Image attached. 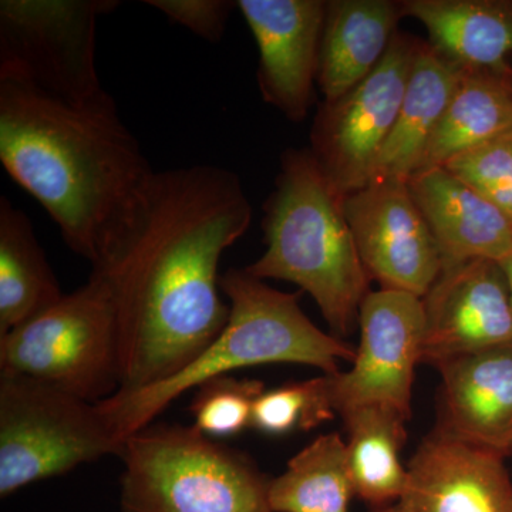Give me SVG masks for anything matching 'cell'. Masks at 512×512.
<instances>
[{
    "label": "cell",
    "mask_w": 512,
    "mask_h": 512,
    "mask_svg": "<svg viewBox=\"0 0 512 512\" xmlns=\"http://www.w3.org/2000/svg\"><path fill=\"white\" fill-rule=\"evenodd\" d=\"M0 376H22L99 403L121 387L119 333L106 288L90 276L0 336Z\"/></svg>",
    "instance_id": "8992f818"
},
{
    "label": "cell",
    "mask_w": 512,
    "mask_h": 512,
    "mask_svg": "<svg viewBox=\"0 0 512 512\" xmlns=\"http://www.w3.org/2000/svg\"><path fill=\"white\" fill-rule=\"evenodd\" d=\"M117 0H2L0 83L69 103L106 96L97 72V23Z\"/></svg>",
    "instance_id": "ba28073f"
},
{
    "label": "cell",
    "mask_w": 512,
    "mask_h": 512,
    "mask_svg": "<svg viewBox=\"0 0 512 512\" xmlns=\"http://www.w3.org/2000/svg\"><path fill=\"white\" fill-rule=\"evenodd\" d=\"M507 74L466 69L416 173L444 167L453 158L512 133V90Z\"/></svg>",
    "instance_id": "ffe728a7"
},
{
    "label": "cell",
    "mask_w": 512,
    "mask_h": 512,
    "mask_svg": "<svg viewBox=\"0 0 512 512\" xmlns=\"http://www.w3.org/2000/svg\"><path fill=\"white\" fill-rule=\"evenodd\" d=\"M335 414L332 377L322 375L265 390L256 400L252 429L268 436H285L315 429Z\"/></svg>",
    "instance_id": "cb8c5ba5"
},
{
    "label": "cell",
    "mask_w": 512,
    "mask_h": 512,
    "mask_svg": "<svg viewBox=\"0 0 512 512\" xmlns=\"http://www.w3.org/2000/svg\"><path fill=\"white\" fill-rule=\"evenodd\" d=\"M404 18L393 0H330L320 40L318 82L325 101L366 79L389 49Z\"/></svg>",
    "instance_id": "ac0fdd59"
},
{
    "label": "cell",
    "mask_w": 512,
    "mask_h": 512,
    "mask_svg": "<svg viewBox=\"0 0 512 512\" xmlns=\"http://www.w3.org/2000/svg\"><path fill=\"white\" fill-rule=\"evenodd\" d=\"M508 82H510L511 90H512V62H511V69L510 72L507 74Z\"/></svg>",
    "instance_id": "f546056e"
},
{
    "label": "cell",
    "mask_w": 512,
    "mask_h": 512,
    "mask_svg": "<svg viewBox=\"0 0 512 512\" xmlns=\"http://www.w3.org/2000/svg\"><path fill=\"white\" fill-rule=\"evenodd\" d=\"M348 431V460L356 497L373 510L402 500L407 466L402 448L407 441L406 417L383 406H360L340 414Z\"/></svg>",
    "instance_id": "7402d4cb"
},
{
    "label": "cell",
    "mask_w": 512,
    "mask_h": 512,
    "mask_svg": "<svg viewBox=\"0 0 512 512\" xmlns=\"http://www.w3.org/2000/svg\"><path fill=\"white\" fill-rule=\"evenodd\" d=\"M259 50L258 84L266 103L303 121L318 80L323 0H238Z\"/></svg>",
    "instance_id": "4fadbf2b"
},
{
    "label": "cell",
    "mask_w": 512,
    "mask_h": 512,
    "mask_svg": "<svg viewBox=\"0 0 512 512\" xmlns=\"http://www.w3.org/2000/svg\"><path fill=\"white\" fill-rule=\"evenodd\" d=\"M174 23L210 43L221 42L229 15L237 8L232 0H146Z\"/></svg>",
    "instance_id": "4316f807"
},
{
    "label": "cell",
    "mask_w": 512,
    "mask_h": 512,
    "mask_svg": "<svg viewBox=\"0 0 512 512\" xmlns=\"http://www.w3.org/2000/svg\"><path fill=\"white\" fill-rule=\"evenodd\" d=\"M444 168L512 222V133L453 158Z\"/></svg>",
    "instance_id": "484cf974"
},
{
    "label": "cell",
    "mask_w": 512,
    "mask_h": 512,
    "mask_svg": "<svg viewBox=\"0 0 512 512\" xmlns=\"http://www.w3.org/2000/svg\"><path fill=\"white\" fill-rule=\"evenodd\" d=\"M64 296L28 215L0 198V336Z\"/></svg>",
    "instance_id": "44dd1931"
},
{
    "label": "cell",
    "mask_w": 512,
    "mask_h": 512,
    "mask_svg": "<svg viewBox=\"0 0 512 512\" xmlns=\"http://www.w3.org/2000/svg\"><path fill=\"white\" fill-rule=\"evenodd\" d=\"M343 200L309 148L285 151L264 207L266 249L247 266L255 278L291 282L309 293L340 339L355 332L370 292Z\"/></svg>",
    "instance_id": "277c9868"
},
{
    "label": "cell",
    "mask_w": 512,
    "mask_h": 512,
    "mask_svg": "<svg viewBox=\"0 0 512 512\" xmlns=\"http://www.w3.org/2000/svg\"><path fill=\"white\" fill-rule=\"evenodd\" d=\"M510 512H512V504H511V510H510Z\"/></svg>",
    "instance_id": "4dcf8cb0"
},
{
    "label": "cell",
    "mask_w": 512,
    "mask_h": 512,
    "mask_svg": "<svg viewBox=\"0 0 512 512\" xmlns=\"http://www.w3.org/2000/svg\"><path fill=\"white\" fill-rule=\"evenodd\" d=\"M404 16L419 20L429 45L467 70L507 74L512 62L511 0H406Z\"/></svg>",
    "instance_id": "e0dca14e"
},
{
    "label": "cell",
    "mask_w": 512,
    "mask_h": 512,
    "mask_svg": "<svg viewBox=\"0 0 512 512\" xmlns=\"http://www.w3.org/2000/svg\"><path fill=\"white\" fill-rule=\"evenodd\" d=\"M372 512H399L397 504L390 505V507L380 508V510H373Z\"/></svg>",
    "instance_id": "f1b7e54d"
},
{
    "label": "cell",
    "mask_w": 512,
    "mask_h": 512,
    "mask_svg": "<svg viewBox=\"0 0 512 512\" xmlns=\"http://www.w3.org/2000/svg\"><path fill=\"white\" fill-rule=\"evenodd\" d=\"M421 301V363L437 367L457 357L512 345L511 289L500 262L473 259L443 266Z\"/></svg>",
    "instance_id": "7c38bea8"
},
{
    "label": "cell",
    "mask_w": 512,
    "mask_h": 512,
    "mask_svg": "<svg viewBox=\"0 0 512 512\" xmlns=\"http://www.w3.org/2000/svg\"><path fill=\"white\" fill-rule=\"evenodd\" d=\"M343 211L370 281L423 298L443 261L407 181H370L346 195Z\"/></svg>",
    "instance_id": "8fae6325"
},
{
    "label": "cell",
    "mask_w": 512,
    "mask_h": 512,
    "mask_svg": "<svg viewBox=\"0 0 512 512\" xmlns=\"http://www.w3.org/2000/svg\"><path fill=\"white\" fill-rule=\"evenodd\" d=\"M420 46L421 40L397 32L366 79L339 99L320 104L309 150L340 197L362 190L372 180Z\"/></svg>",
    "instance_id": "9c48e42d"
},
{
    "label": "cell",
    "mask_w": 512,
    "mask_h": 512,
    "mask_svg": "<svg viewBox=\"0 0 512 512\" xmlns=\"http://www.w3.org/2000/svg\"><path fill=\"white\" fill-rule=\"evenodd\" d=\"M261 380L222 376L195 389L190 413L195 429L210 439L237 436L252 427V413L265 392Z\"/></svg>",
    "instance_id": "d4e9b609"
},
{
    "label": "cell",
    "mask_w": 512,
    "mask_h": 512,
    "mask_svg": "<svg viewBox=\"0 0 512 512\" xmlns=\"http://www.w3.org/2000/svg\"><path fill=\"white\" fill-rule=\"evenodd\" d=\"M407 187L429 225L443 266L473 259L501 262L512 251V222L447 168L419 171Z\"/></svg>",
    "instance_id": "2e32d148"
},
{
    "label": "cell",
    "mask_w": 512,
    "mask_h": 512,
    "mask_svg": "<svg viewBox=\"0 0 512 512\" xmlns=\"http://www.w3.org/2000/svg\"><path fill=\"white\" fill-rule=\"evenodd\" d=\"M251 221L241 180L227 168L153 174L90 275L106 288L116 315L119 392L173 376L220 335L229 318L220 262Z\"/></svg>",
    "instance_id": "6da1fadb"
},
{
    "label": "cell",
    "mask_w": 512,
    "mask_h": 512,
    "mask_svg": "<svg viewBox=\"0 0 512 512\" xmlns=\"http://www.w3.org/2000/svg\"><path fill=\"white\" fill-rule=\"evenodd\" d=\"M437 369L436 429L498 456H512V345L457 357Z\"/></svg>",
    "instance_id": "9a60e30c"
},
{
    "label": "cell",
    "mask_w": 512,
    "mask_h": 512,
    "mask_svg": "<svg viewBox=\"0 0 512 512\" xmlns=\"http://www.w3.org/2000/svg\"><path fill=\"white\" fill-rule=\"evenodd\" d=\"M501 266H503L505 275H507L508 285H510L511 296H512V251L510 254L505 256L503 261L500 262Z\"/></svg>",
    "instance_id": "83f0119b"
},
{
    "label": "cell",
    "mask_w": 512,
    "mask_h": 512,
    "mask_svg": "<svg viewBox=\"0 0 512 512\" xmlns=\"http://www.w3.org/2000/svg\"><path fill=\"white\" fill-rule=\"evenodd\" d=\"M353 497L348 447L339 433L320 434L302 448L268 491L272 512H350Z\"/></svg>",
    "instance_id": "603a6c76"
},
{
    "label": "cell",
    "mask_w": 512,
    "mask_h": 512,
    "mask_svg": "<svg viewBox=\"0 0 512 512\" xmlns=\"http://www.w3.org/2000/svg\"><path fill=\"white\" fill-rule=\"evenodd\" d=\"M0 161L94 264L156 171L109 93L69 103L0 83Z\"/></svg>",
    "instance_id": "7a4b0ae2"
},
{
    "label": "cell",
    "mask_w": 512,
    "mask_h": 512,
    "mask_svg": "<svg viewBox=\"0 0 512 512\" xmlns=\"http://www.w3.org/2000/svg\"><path fill=\"white\" fill-rule=\"evenodd\" d=\"M504 460L434 429L407 464L399 512H510L512 481Z\"/></svg>",
    "instance_id": "5bb4252c"
},
{
    "label": "cell",
    "mask_w": 512,
    "mask_h": 512,
    "mask_svg": "<svg viewBox=\"0 0 512 512\" xmlns=\"http://www.w3.org/2000/svg\"><path fill=\"white\" fill-rule=\"evenodd\" d=\"M359 326L352 367L330 376L335 412L340 416L355 407L383 406L409 420L414 372L423 350V301L393 289L370 291L360 308Z\"/></svg>",
    "instance_id": "30bf717a"
},
{
    "label": "cell",
    "mask_w": 512,
    "mask_h": 512,
    "mask_svg": "<svg viewBox=\"0 0 512 512\" xmlns=\"http://www.w3.org/2000/svg\"><path fill=\"white\" fill-rule=\"evenodd\" d=\"M97 403L39 380L0 376V495L117 454Z\"/></svg>",
    "instance_id": "52a82bcc"
},
{
    "label": "cell",
    "mask_w": 512,
    "mask_h": 512,
    "mask_svg": "<svg viewBox=\"0 0 512 512\" xmlns=\"http://www.w3.org/2000/svg\"><path fill=\"white\" fill-rule=\"evenodd\" d=\"M119 456L121 512H272L271 478L248 454L194 426L148 424Z\"/></svg>",
    "instance_id": "5b68a950"
},
{
    "label": "cell",
    "mask_w": 512,
    "mask_h": 512,
    "mask_svg": "<svg viewBox=\"0 0 512 512\" xmlns=\"http://www.w3.org/2000/svg\"><path fill=\"white\" fill-rule=\"evenodd\" d=\"M229 318L210 345L173 376L133 392H117L97 403L121 446L144 429L188 390L247 367L292 363L338 375L352 363L356 349L323 332L299 306L301 293L278 291L247 268H231L221 276Z\"/></svg>",
    "instance_id": "3957f363"
},
{
    "label": "cell",
    "mask_w": 512,
    "mask_h": 512,
    "mask_svg": "<svg viewBox=\"0 0 512 512\" xmlns=\"http://www.w3.org/2000/svg\"><path fill=\"white\" fill-rule=\"evenodd\" d=\"M464 72L466 69L434 52L429 43L421 42L396 123L380 151L370 181H407L416 173L424 148Z\"/></svg>",
    "instance_id": "d6986e66"
}]
</instances>
